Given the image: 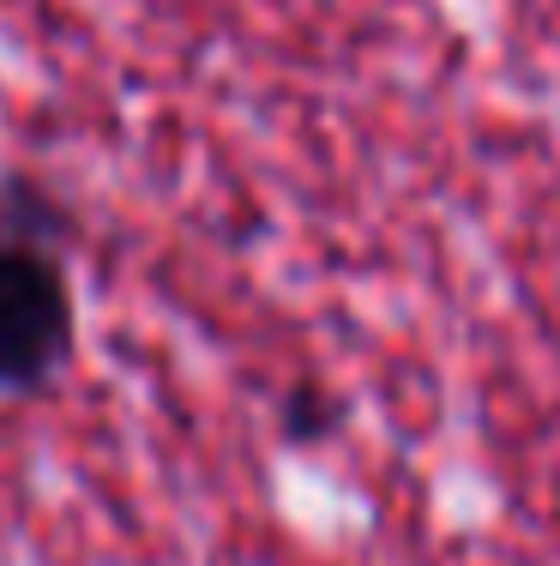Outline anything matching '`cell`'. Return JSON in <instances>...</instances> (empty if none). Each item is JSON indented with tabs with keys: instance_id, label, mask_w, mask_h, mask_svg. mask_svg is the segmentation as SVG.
Here are the masks:
<instances>
[{
	"instance_id": "1",
	"label": "cell",
	"mask_w": 560,
	"mask_h": 566,
	"mask_svg": "<svg viewBox=\"0 0 560 566\" xmlns=\"http://www.w3.org/2000/svg\"><path fill=\"white\" fill-rule=\"evenodd\" d=\"M73 349V295L49 253L0 248V392H36Z\"/></svg>"
}]
</instances>
